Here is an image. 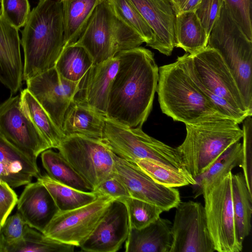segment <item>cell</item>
<instances>
[{"label":"cell","mask_w":252,"mask_h":252,"mask_svg":"<svg viewBox=\"0 0 252 252\" xmlns=\"http://www.w3.org/2000/svg\"><path fill=\"white\" fill-rule=\"evenodd\" d=\"M224 5L247 37L252 40V0H224Z\"/></svg>","instance_id":"cell-37"},{"label":"cell","mask_w":252,"mask_h":252,"mask_svg":"<svg viewBox=\"0 0 252 252\" xmlns=\"http://www.w3.org/2000/svg\"><path fill=\"white\" fill-rule=\"evenodd\" d=\"M0 131L13 145L30 158L51 149L46 139L23 110L20 94L0 104Z\"/></svg>","instance_id":"cell-13"},{"label":"cell","mask_w":252,"mask_h":252,"mask_svg":"<svg viewBox=\"0 0 252 252\" xmlns=\"http://www.w3.org/2000/svg\"><path fill=\"white\" fill-rule=\"evenodd\" d=\"M25 81L55 67L64 48L62 5L60 0H39L22 31Z\"/></svg>","instance_id":"cell-2"},{"label":"cell","mask_w":252,"mask_h":252,"mask_svg":"<svg viewBox=\"0 0 252 252\" xmlns=\"http://www.w3.org/2000/svg\"><path fill=\"white\" fill-rule=\"evenodd\" d=\"M223 4L224 0H201L194 11L208 37Z\"/></svg>","instance_id":"cell-39"},{"label":"cell","mask_w":252,"mask_h":252,"mask_svg":"<svg viewBox=\"0 0 252 252\" xmlns=\"http://www.w3.org/2000/svg\"><path fill=\"white\" fill-rule=\"evenodd\" d=\"M105 117L95 110L73 100L64 115L63 132L65 136L79 134L102 139Z\"/></svg>","instance_id":"cell-22"},{"label":"cell","mask_w":252,"mask_h":252,"mask_svg":"<svg viewBox=\"0 0 252 252\" xmlns=\"http://www.w3.org/2000/svg\"><path fill=\"white\" fill-rule=\"evenodd\" d=\"M175 14L194 12L201 0H170Z\"/></svg>","instance_id":"cell-43"},{"label":"cell","mask_w":252,"mask_h":252,"mask_svg":"<svg viewBox=\"0 0 252 252\" xmlns=\"http://www.w3.org/2000/svg\"><path fill=\"white\" fill-rule=\"evenodd\" d=\"M41 158L47 175L52 179L83 191H93L92 188L59 152L50 149L41 153Z\"/></svg>","instance_id":"cell-28"},{"label":"cell","mask_w":252,"mask_h":252,"mask_svg":"<svg viewBox=\"0 0 252 252\" xmlns=\"http://www.w3.org/2000/svg\"><path fill=\"white\" fill-rule=\"evenodd\" d=\"M186 126L185 139L177 149L187 171L194 179L243 136L238 124L229 119L186 125Z\"/></svg>","instance_id":"cell-5"},{"label":"cell","mask_w":252,"mask_h":252,"mask_svg":"<svg viewBox=\"0 0 252 252\" xmlns=\"http://www.w3.org/2000/svg\"><path fill=\"white\" fill-rule=\"evenodd\" d=\"M74 247L48 237L26 224L22 239L0 245V252H72Z\"/></svg>","instance_id":"cell-29"},{"label":"cell","mask_w":252,"mask_h":252,"mask_svg":"<svg viewBox=\"0 0 252 252\" xmlns=\"http://www.w3.org/2000/svg\"><path fill=\"white\" fill-rule=\"evenodd\" d=\"M154 33L152 48L170 56L175 47L176 14L170 0H130Z\"/></svg>","instance_id":"cell-18"},{"label":"cell","mask_w":252,"mask_h":252,"mask_svg":"<svg viewBox=\"0 0 252 252\" xmlns=\"http://www.w3.org/2000/svg\"><path fill=\"white\" fill-rule=\"evenodd\" d=\"M175 47L193 55L205 49L209 37L194 12L176 15L174 25Z\"/></svg>","instance_id":"cell-24"},{"label":"cell","mask_w":252,"mask_h":252,"mask_svg":"<svg viewBox=\"0 0 252 252\" xmlns=\"http://www.w3.org/2000/svg\"><path fill=\"white\" fill-rule=\"evenodd\" d=\"M0 163L36 178L41 176L36 160L27 156L10 143L0 131Z\"/></svg>","instance_id":"cell-35"},{"label":"cell","mask_w":252,"mask_h":252,"mask_svg":"<svg viewBox=\"0 0 252 252\" xmlns=\"http://www.w3.org/2000/svg\"><path fill=\"white\" fill-rule=\"evenodd\" d=\"M57 149L93 191L115 174L114 153L103 139L79 134L67 135Z\"/></svg>","instance_id":"cell-9"},{"label":"cell","mask_w":252,"mask_h":252,"mask_svg":"<svg viewBox=\"0 0 252 252\" xmlns=\"http://www.w3.org/2000/svg\"><path fill=\"white\" fill-rule=\"evenodd\" d=\"M171 222L159 217L141 228H129L126 252H170L172 238Z\"/></svg>","instance_id":"cell-21"},{"label":"cell","mask_w":252,"mask_h":252,"mask_svg":"<svg viewBox=\"0 0 252 252\" xmlns=\"http://www.w3.org/2000/svg\"><path fill=\"white\" fill-rule=\"evenodd\" d=\"M17 205V212L24 221L42 233L59 211L49 192L38 180L27 185Z\"/></svg>","instance_id":"cell-20"},{"label":"cell","mask_w":252,"mask_h":252,"mask_svg":"<svg viewBox=\"0 0 252 252\" xmlns=\"http://www.w3.org/2000/svg\"><path fill=\"white\" fill-rule=\"evenodd\" d=\"M243 161L242 144L239 141L230 146L210 168L195 178L193 185L194 198L202 194L203 188L226 175L237 167H241Z\"/></svg>","instance_id":"cell-27"},{"label":"cell","mask_w":252,"mask_h":252,"mask_svg":"<svg viewBox=\"0 0 252 252\" xmlns=\"http://www.w3.org/2000/svg\"><path fill=\"white\" fill-rule=\"evenodd\" d=\"M17 195L7 184L0 181V228L17 204Z\"/></svg>","instance_id":"cell-42"},{"label":"cell","mask_w":252,"mask_h":252,"mask_svg":"<svg viewBox=\"0 0 252 252\" xmlns=\"http://www.w3.org/2000/svg\"><path fill=\"white\" fill-rule=\"evenodd\" d=\"M18 30L0 14V83L15 94L21 88L23 63Z\"/></svg>","instance_id":"cell-19"},{"label":"cell","mask_w":252,"mask_h":252,"mask_svg":"<svg viewBox=\"0 0 252 252\" xmlns=\"http://www.w3.org/2000/svg\"><path fill=\"white\" fill-rule=\"evenodd\" d=\"M37 179L48 190L60 211L80 207L93 202L98 196L94 191H83L61 184L47 174L41 175Z\"/></svg>","instance_id":"cell-30"},{"label":"cell","mask_w":252,"mask_h":252,"mask_svg":"<svg viewBox=\"0 0 252 252\" xmlns=\"http://www.w3.org/2000/svg\"><path fill=\"white\" fill-rule=\"evenodd\" d=\"M207 46L220 55L233 76L247 108L252 111V40L223 5Z\"/></svg>","instance_id":"cell-6"},{"label":"cell","mask_w":252,"mask_h":252,"mask_svg":"<svg viewBox=\"0 0 252 252\" xmlns=\"http://www.w3.org/2000/svg\"><path fill=\"white\" fill-rule=\"evenodd\" d=\"M116 199L107 195H98L88 204L70 210L59 211L43 234L60 242L80 247Z\"/></svg>","instance_id":"cell-11"},{"label":"cell","mask_w":252,"mask_h":252,"mask_svg":"<svg viewBox=\"0 0 252 252\" xmlns=\"http://www.w3.org/2000/svg\"><path fill=\"white\" fill-rule=\"evenodd\" d=\"M102 139L113 153L126 160L149 159L190 175L177 148L148 135L141 127H129L105 117Z\"/></svg>","instance_id":"cell-8"},{"label":"cell","mask_w":252,"mask_h":252,"mask_svg":"<svg viewBox=\"0 0 252 252\" xmlns=\"http://www.w3.org/2000/svg\"><path fill=\"white\" fill-rule=\"evenodd\" d=\"M232 174L229 172L202 191L208 230L218 252H240L243 249L236 235Z\"/></svg>","instance_id":"cell-10"},{"label":"cell","mask_w":252,"mask_h":252,"mask_svg":"<svg viewBox=\"0 0 252 252\" xmlns=\"http://www.w3.org/2000/svg\"><path fill=\"white\" fill-rule=\"evenodd\" d=\"M157 92L162 112L175 121L190 125L230 119L218 111L177 60L158 68Z\"/></svg>","instance_id":"cell-4"},{"label":"cell","mask_w":252,"mask_h":252,"mask_svg":"<svg viewBox=\"0 0 252 252\" xmlns=\"http://www.w3.org/2000/svg\"></svg>","instance_id":"cell-44"},{"label":"cell","mask_w":252,"mask_h":252,"mask_svg":"<svg viewBox=\"0 0 252 252\" xmlns=\"http://www.w3.org/2000/svg\"><path fill=\"white\" fill-rule=\"evenodd\" d=\"M79 81L63 78L54 67L26 82V88L63 131L64 115L78 91Z\"/></svg>","instance_id":"cell-15"},{"label":"cell","mask_w":252,"mask_h":252,"mask_svg":"<svg viewBox=\"0 0 252 252\" xmlns=\"http://www.w3.org/2000/svg\"><path fill=\"white\" fill-rule=\"evenodd\" d=\"M115 175L125 185L130 196L156 205L163 211L176 208L181 201L179 191L156 182L135 163L114 153Z\"/></svg>","instance_id":"cell-14"},{"label":"cell","mask_w":252,"mask_h":252,"mask_svg":"<svg viewBox=\"0 0 252 252\" xmlns=\"http://www.w3.org/2000/svg\"><path fill=\"white\" fill-rule=\"evenodd\" d=\"M143 42L141 36L118 17L108 0H103L95 7L74 44L85 48L96 64Z\"/></svg>","instance_id":"cell-7"},{"label":"cell","mask_w":252,"mask_h":252,"mask_svg":"<svg viewBox=\"0 0 252 252\" xmlns=\"http://www.w3.org/2000/svg\"><path fill=\"white\" fill-rule=\"evenodd\" d=\"M177 60L218 111L238 124L252 111L246 107L236 82L219 53L207 46Z\"/></svg>","instance_id":"cell-3"},{"label":"cell","mask_w":252,"mask_h":252,"mask_svg":"<svg viewBox=\"0 0 252 252\" xmlns=\"http://www.w3.org/2000/svg\"><path fill=\"white\" fill-rule=\"evenodd\" d=\"M117 55L119 65L110 87L106 117L129 127H142L152 108L158 68L153 53L142 47Z\"/></svg>","instance_id":"cell-1"},{"label":"cell","mask_w":252,"mask_h":252,"mask_svg":"<svg viewBox=\"0 0 252 252\" xmlns=\"http://www.w3.org/2000/svg\"><path fill=\"white\" fill-rule=\"evenodd\" d=\"M135 163L156 182L168 187H180L195 184L191 176L170 168L149 159H136Z\"/></svg>","instance_id":"cell-32"},{"label":"cell","mask_w":252,"mask_h":252,"mask_svg":"<svg viewBox=\"0 0 252 252\" xmlns=\"http://www.w3.org/2000/svg\"><path fill=\"white\" fill-rule=\"evenodd\" d=\"M93 64L92 58L85 48L73 44L63 49L55 67L62 77L77 82L82 78Z\"/></svg>","instance_id":"cell-31"},{"label":"cell","mask_w":252,"mask_h":252,"mask_svg":"<svg viewBox=\"0 0 252 252\" xmlns=\"http://www.w3.org/2000/svg\"><path fill=\"white\" fill-rule=\"evenodd\" d=\"M60 0L63 8L65 48L76 42L95 7L103 0Z\"/></svg>","instance_id":"cell-23"},{"label":"cell","mask_w":252,"mask_h":252,"mask_svg":"<svg viewBox=\"0 0 252 252\" xmlns=\"http://www.w3.org/2000/svg\"><path fill=\"white\" fill-rule=\"evenodd\" d=\"M21 107L42 133L50 148L58 149L65 137L48 113L26 88L20 94Z\"/></svg>","instance_id":"cell-26"},{"label":"cell","mask_w":252,"mask_h":252,"mask_svg":"<svg viewBox=\"0 0 252 252\" xmlns=\"http://www.w3.org/2000/svg\"><path fill=\"white\" fill-rule=\"evenodd\" d=\"M0 0L3 18L18 30L24 27L31 12L28 0Z\"/></svg>","instance_id":"cell-36"},{"label":"cell","mask_w":252,"mask_h":252,"mask_svg":"<svg viewBox=\"0 0 252 252\" xmlns=\"http://www.w3.org/2000/svg\"><path fill=\"white\" fill-rule=\"evenodd\" d=\"M231 184L236 235L238 243L243 246L251 229L252 194L249 191L243 173L232 174Z\"/></svg>","instance_id":"cell-25"},{"label":"cell","mask_w":252,"mask_h":252,"mask_svg":"<svg viewBox=\"0 0 252 252\" xmlns=\"http://www.w3.org/2000/svg\"><path fill=\"white\" fill-rule=\"evenodd\" d=\"M117 200L126 208L129 228H142L156 221L164 212L156 205L132 197Z\"/></svg>","instance_id":"cell-34"},{"label":"cell","mask_w":252,"mask_h":252,"mask_svg":"<svg viewBox=\"0 0 252 252\" xmlns=\"http://www.w3.org/2000/svg\"><path fill=\"white\" fill-rule=\"evenodd\" d=\"M119 65L117 54L101 63H94L80 80L73 100L106 117L108 95Z\"/></svg>","instance_id":"cell-17"},{"label":"cell","mask_w":252,"mask_h":252,"mask_svg":"<svg viewBox=\"0 0 252 252\" xmlns=\"http://www.w3.org/2000/svg\"><path fill=\"white\" fill-rule=\"evenodd\" d=\"M171 232L170 252H213L214 244L208 230L204 206L199 202H180Z\"/></svg>","instance_id":"cell-12"},{"label":"cell","mask_w":252,"mask_h":252,"mask_svg":"<svg viewBox=\"0 0 252 252\" xmlns=\"http://www.w3.org/2000/svg\"><path fill=\"white\" fill-rule=\"evenodd\" d=\"M243 125V161L241 167L249 191L252 194V118L247 117Z\"/></svg>","instance_id":"cell-38"},{"label":"cell","mask_w":252,"mask_h":252,"mask_svg":"<svg viewBox=\"0 0 252 252\" xmlns=\"http://www.w3.org/2000/svg\"><path fill=\"white\" fill-rule=\"evenodd\" d=\"M129 231L126 208L122 201L116 199L80 247L85 252H116L126 241Z\"/></svg>","instance_id":"cell-16"},{"label":"cell","mask_w":252,"mask_h":252,"mask_svg":"<svg viewBox=\"0 0 252 252\" xmlns=\"http://www.w3.org/2000/svg\"><path fill=\"white\" fill-rule=\"evenodd\" d=\"M118 17L152 48L155 37L154 33L130 0H108Z\"/></svg>","instance_id":"cell-33"},{"label":"cell","mask_w":252,"mask_h":252,"mask_svg":"<svg viewBox=\"0 0 252 252\" xmlns=\"http://www.w3.org/2000/svg\"><path fill=\"white\" fill-rule=\"evenodd\" d=\"M97 195H107L116 199L131 197L125 185L114 176L102 182L94 191Z\"/></svg>","instance_id":"cell-41"},{"label":"cell","mask_w":252,"mask_h":252,"mask_svg":"<svg viewBox=\"0 0 252 252\" xmlns=\"http://www.w3.org/2000/svg\"><path fill=\"white\" fill-rule=\"evenodd\" d=\"M26 224L18 212L7 218L0 229V245L10 244L21 240Z\"/></svg>","instance_id":"cell-40"}]
</instances>
